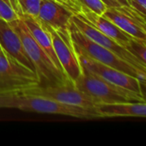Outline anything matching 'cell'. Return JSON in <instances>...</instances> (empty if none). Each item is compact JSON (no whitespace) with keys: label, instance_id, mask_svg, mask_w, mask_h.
Wrapping results in <instances>:
<instances>
[{"label":"cell","instance_id":"1","mask_svg":"<svg viewBox=\"0 0 146 146\" xmlns=\"http://www.w3.org/2000/svg\"><path fill=\"white\" fill-rule=\"evenodd\" d=\"M9 24L17 32L21 39L24 49L30 58L34 67L35 73L39 80V86L73 83L65 74L58 70L48 55L34 40L21 18H18L15 21L9 22Z\"/></svg>","mask_w":146,"mask_h":146},{"label":"cell","instance_id":"2","mask_svg":"<svg viewBox=\"0 0 146 146\" xmlns=\"http://www.w3.org/2000/svg\"><path fill=\"white\" fill-rule=\"evenodd\" d=\"M74 86L99 104L125 102H145V96L111 84L91 73L82 71Z\"/></svg>","mask_w":146,"mask_h":146},{"label":"cell","instance_id":"3","mask_svg":"<svg viewBox=\"0 0 146 146\" xmlns=\"http://www.w3.org/2000/svg\"><path fill=\"white\" fill-rule=\"evenodd\" d=\"M69 34L76 53L86 56L100 63L108 65L129 75H132L145 85L146 72H143L132 64L124 61L114 52L93 42L84 35L72 22L69 27Z\"/></svg>","mask_w":146,"mask_h":146},{"label":"cell","instance_id":"4","mask_svg":"<svg viewBox=\"0 0 146 146\" xmlns=\"http://www.w3.org/2000/svg\"><path fill=\"white\" fill-rule=\"evenodd\" d=\"M39 86L33 70L7 53H0V93L21 94Z\"/></svg>","mask_w":146,"mask_h":146},{"label":"cell","instance_id":"5","mask_svg":"<svg viewBox=\"0 0 146 146\" xmlns=\"http://www.w3.org/2000/svg\"><path fill=\"white\" fill-rule=\"evenodd\" d=\"M15 109L26 112L61 115L78 119L92 120L100 118V115L96 110L70 105L50 98L24 93L17 94Z\"/></svg>","mask_w":146,"mask_h":146},{"label":"cell","instance_id":"6","mask_svg":"<svg viewBox=\"0 0 146 146\" xmlns=\"http://www.w3.org/2000/svg\"><path fill=\"white\" fill-rule=\"evenodd\" d=\"M43 24L50 35L56 56L64 71L65 75L71 82L74 83L81 74L82 68L75 52L69 31H61L53 28L44 22Z\"/></svg>","mask_w":146,"mask_h":146},{"label":"cell","instance_id":"7","mask_svg":"<svg viewBox=\"0 0 146 146\" xmlns=\"http://www.w3.org/2000/svg\"><path fill=\"white\" fill-rule=\"evenodd\" d=\"M76 54L82 71L91 73L111 84L144 95L142 90V86L144 85L137 78L108 65L100 63L82 54Z\"/></svg>","mask_w":146,"mask_h":146},{"label":"cell","instance_id":"8","mask_svg":"<svg viewBox=\"0 0 146 146\" xmlns=\"http://www.w3.org/2000/svg\"><path fill=\"white\" fill-rule=\"evenodd\" d=\"M24 94L44 97L67 104L80 106L90 110H96V107L98 106L92 98L79 90L74 83L37 86L25 92Z\"/></svg>","mask_w":146,"mask_h":146},{"label":"cell","instance_id":"9","mask_svg":"<svg viewBox=\"0 0 146 146\" xmlns=\"http://www.w3.org/2000/svg\"><path fill=\"white\" fill-rule=\"evenodd\" d=\"M103 15L130 36L146 41L145 16L132 7L107 8Z\"/></svg>","mask_w":146,"mask_h":146},{"label":"cell","instance_id":"10","mask_svg":"<svg viewBox=\"0 0 146 146\" xmlns=\"http://www.w3.org/2000/svg\"><path fill=\"white\" fill-rule=\"evenodd\" d=\"M72 22L88 38H90L93 42L98 44L99 45L106 48L107 50L114 52L119 57H121L124 61L127 62L128 63L132 64L133 66L139 68V70H141L143 72H146V65L143 64L140 61H139L125 47L121 45L115 40L106 36L105 34H104L103 33H101L100 31H98L92 26L83 21L82 20L79 19L75 15H73Z\"/></svg>","mask_w":146,"mask_h":146},{"label":"cell","instance_id":"11","mask_svg":"<svg viewBox=\"0 0 146 146\" xmlns=\"http://www.w3.org/2000/svg\"><path fill=\"white\" fill-rule=\"evenodd\" d=\"M73 15L68 9L55 0H40L37 18L53 28L68 32Z\"/></svg>","mask_w":146,"mask_h":146},{"label":"cell","instance_id":"12","mask_svg":"<svg viewBox=\"0 0 146 146\" xmlns=\"http://www.w3.org/2000/svg\"><path fill=\"white\" fill-rule=\"evenodd\" d=\"M0 45L5 53L35 72L19 34L9 22L3 19H0Z\"/></svg>","mask_w":146,"mask_h":146},{"label":"cell","instance_id":"13","mask_svg":"<svg viewBox=\"0 0 146 146\" xmlns=\"http://www.w3.org/2000/svg\"><path fill=\"white\" fill-rule=\"evenodd\" d=\"M74 15L92 26L106 36L113 38L123 47H126L132 37L119 28L114 22L106 18L104 15L96 14L86 9L82 8L80 12L74 14Z\"/></svg>","mask_w":146,"mask_h":146},{"label":"cell","instance_id":"14","mask_svg":"<svg viewBox=\"0 0 146 146\" xmlns=\"http://www.w3.org/2000/svg\"><path fill=\"white\" fill-rule=\"evenodd\" d=\"M23 21L25 22L28 31L30 32L31 35L34 38V40L38 43V44L44 50V51L48 55L50 59L52 61L54 65L61 71L63 74L64 71L61 67L59 61L56 56L52 40L50 38V33H48L47 29L45 28L44 25L41 21H39L37 17L32 15H23L21 17Z\"/></svg>","mask_w":146,"mask_h":146},{"label":"cell","instance_id":"15","mask_svg":"<svg viewBox=\"0 0 146 146\" xmlns=\"http://www.w3.org/2000/svg\"><path fill=\"white\" fill-rule=\"evenodd\" d=\"M100 118L108 117H146L145 102H125L104 104L96 107Z\"/></svg>","mask_w":146,"mask_h":146},{"label":"cell","instance_id":"16","mask_svg":"<svg viewBox=\"0 0 146 146\" xmlns=\"http://www.w3.org/2000/svg\"><path fill=\"white\" fill-rule=\"evenodd\" d=\"M17 15L21 18L23 15L37 17L40 0H8Z\"/></svg>","mask_w":146,"mask_h":146},{"label":"cell","instance_id":"17","mask_svg":"<svg viewBox=\"0 0 146 146\" xmlns=\"http://www.w3.org/2000/svg\"><path fill=\"white\" fill-rule=\"evenodd\" d=\"M125 48L139 61L146 65V41L131 37Z\"/></svg>","mask_w":146,"mask_h":146},{"label":"cell","instance_id":"18","mask_svg":"<svg viewBox=\"0 0 146 146\" xmlns=\"http://www.w3.org/2000/svg\"><path fill=\"white\" fill-rule=\"evenodd\" d=\"M80 6L98 15H104L107 9V6L102 0H77Z\"/></svg>","mask_w":146,"mask_h":146},{"label":"cell","instance_id":"19","mask_svg":"<svg viewBox=\"0 0 146 146\" xmlns=\"http://www.w3.org/2000/svg\"><path fill=\"white\" fill-rule=\"evenodd\" d=\"M20 18L11 5L5 0H0V19L4 20L7 22H11Z\"/></svg>","mask_w":146,"mask_h":146},{"label":"cell","instance_id":"20","mask_svg":"<svg viewBox=\"0 0 146 146\" xmlns=\"http://www.w3.org/2000/svg\"><path fill=\"white\" fill-rule=\"evenodd\" d=\"M17 94L13 93H0V108H13L16 107Z\"/></svg>","mask_w":146,"mask_h":146},{"label":"cell","instance_id":"21","mask_svg":"<svg viewBox=\"0 0 146 146\" xmlns=\"http://www.w3.org/2000/svg\"><path fill=\"white\" fill-rule=\"evenodd\" d=\"M57 3H61L67 9H68L74 15L80 12L82 9V7L78 3L77 0H55Z\"/></svg>","mask_w":146,"mask_h":146},{"label":"cell","instance_id":"22","mask_svg":"<svg viewBox=\"0 0 146 146\" xmlns=\"http://www.w3.org/2000/svg\"><path fill=\"white\" fill-rule=\"evenodd\" d=\"M127 3L130 7L145 16L146 0H127Z\"/></svg>","mask_w":146,"mask_h":146},{"label":"cell","instance_id":"23","mask_svg":"<svg viewBox=\"0 0 146 146\" xmlns=\"http://www.w3.org/2000/svg\"><path fill=\"white\" fill-rule=\"evenodd\" d=\"M102 1L107 6V8L129 6V4L127 3V0H102Z\"/></svg>","mask_w":146,"mask_h":146},{"label":"cell","instance_id":"24","mask_svg":"<svg viewBox=\"0 0 146 146\" xmlns=\"http://www.w3.org/2000/svg\"><path fill=\"white\" fill-rule=\"evenodd\" d=\"M0 53H5L4 52V50H3V48H2V46L0 45Z\"/></svg>","mask_w":146,"mask_h":146},{"label":"cell","instance_id":"25","mask_svg":"<svg viewBox=\"0 0 146 146\" xmlns=\"http://www.w3.org/2000/svg\"><path fill=\"white\" fill-rule=\"evenodd\" d=\"M5 1H6V2H8V3H9V1H8V0H5Z\"/></svg>","mask_w":146,"mask_h":146}]
</instances>
